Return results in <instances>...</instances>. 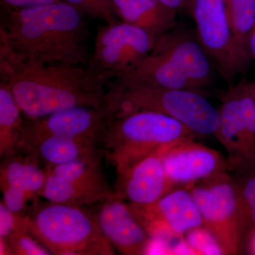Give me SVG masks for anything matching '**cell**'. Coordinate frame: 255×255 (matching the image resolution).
<instances>
[{
  "instance_id": "13",
  "label": "cell",
  "mask_w": 255,
  "mask_h": 255,
  "mask_svg": "<svg viewBox=\"0 0 255 255\" xmlns=\"http://www.w3.org/2000/svg\"><path fill=\"white\" fill-rule=\"evenodd\" d=\"M171 147L155 151L117 176L114 190L117 197L137 205H148L168 193L172 185L164 172L163 156Z\"/></svg>"
},
{
  "instance_id": "3",
  "label": "cell",
  "mask_w": 255,
  "mask_h": 255,
  "mask_svg": "<svg viewBox=\"0 0 255 255\" xmlns=\"http://www.w3.org/2000/svg\"><path fill=\"white\" fill-rule=\"evenodd\" d=\"M211 82V60L197 37L175 27L156 38L150 53L137 66L113 80L121 87L199 92Z\"/></svg>"
},
{
  "instance_id": "12",
  "label": "cell",
  "mask_w": 255,
  "mask_h": 255,
  "mask_svg": "<svg viewBox=\"0 0 255 255\" xmlns=\"http://www.w3.org/2000/svg\"><path fill=\"white\" fill-rule=\"evenodd\" d=\"M97 207L89 214L114 248L126 255L146 254L152 237L128 204L116 196L101 201Z\"/></svg>"
},
{
  "instance_id": "21",
  "label": "cell",
  "mask_w": 255,
  "mask_h": 255,
  "mask_svg": "<svg viewBox=\"0 0 255 255\" xmlns=\"http://www.w3.org/2000/svg\"><path fill=\"white\" fill-rule=\"evenodd\" d=\"M225 4L233 37L241 48L249 52L250 37L255 26V0H225Z\"/></svg>"
},
{
  "instance_id": "31",
  "label": "cell",
  "mask_w": 255,
  "mask_h": 255,
  "mask_svg": "<svg viewBox=\"0 0 255 255\" xmlns=\"http://www.w3.org/2000/svg\"><path fill=\"white\" fill-rule=\"evenodd\" d=\"M248 88H249L252 97H253V100H254L255 102V85H252V86H248Z\"/></svg>"
},
{
  "instance_id": "11",
  "label": "cell",
  "mask_w": 255,
  "mask_h": 255,
  "mask_svg": "<svg viewBox=\"0 0 255 255\" xmlns=\"http://www.w3.org/2000/svg\"><path fill=\"white\" fill-rule=\"evenodd\" d=\"M129 206L152 238L179 237L204 224L190 191L185 189L169 191L148 205Z\"/></svg>"
},
{
  "instance_id": "23",
  "label": "cell",
  "mask_w": 255,
  "mask_h": 255,
  "mask_svg": "<svg viewBox=\"0 0 255 255\" xmlns=\"http://www.w3.org/2000/svg\"><path fill=\"white\" fill-rule=\"evenodd\" d=\"M1 240V239H0ZM3 241V240H1ZM7 246L9 255H50L48 249L37 241L28 232L13 235L7 241H3Z\"/></svg>"
},
{
  "instance_id": "33",
  "label": "cell",
  "mask_w": 255,
  "mask_h": 255,
  "mask_svg": "<svg viewBox=\"0 0 255 255\" xmlns=\"http://www.w3.org/2000/svg\"></svg>"
},
{
  "instance_id": "29",
  "label": "cell",
  "mask_w": 255,
  "mask_h": 255,
  "mask_svg": "<svg viewBox=\"0 0 255 255\" xmlns=\"http://www.w3.org/2000/svg\"><path fill=\"white\" fill-rule=\"evenodd\" d=\"M164 6L178 11L187 12L191 0H157Z\"/></svg>"
},
{
  "instance_id": "15",
  "label": "cell",
  "mask_w": 255,
  "mask_h": 255,
  "mask_svg": "<svg viewBox=\"0 0 255 255\" xmlns=\"http://www.w3.org/2000/svg\"><path fill=\"white\" fill-rule=\"evenodd\" d=\"M220 112L216 136L229 155L234 166H255V137L247 127L234 89L225 97Z\"/></svg>"
},
{
  "instance_id": "32",
  "label": "cell",
  "mask_w": 255,
  "mask_h": 255,
  "mask_svg": "<svg viewBox=\"0 0 255 255\" xmlns=\"http://www.w3.org/2000/svg\"><path fill=\"white\" fill-rule=\"evenodd\" d=\"M252 248H253V252L255 254V236L253 238V243H252Z\"/></svg>"
},
{
  "instance_id": "30",
  "label": "cell",
  "mask_w": 255,
  "mask_h": 255,
  "mask_svg": "<svg viewBox=\"0 0 255 255\" xmlns=\"http://www.w3.org/2000/svg\"><path fill=\"white\" fill-rule=\"evenodd\" d=\"M248 50L250 53L255 58V28L252 32L248 43Z\"/></svg>"
},
{
  "instance_id": "5",
  "label": "cell",
  "mask_w": 255,
  "mask_h": 255,
  "mask_svg": "<svg viewBox=\"0 0 255 255\" xmlns=\"http://www.w3.org/2000/svg\"><path fill=\"white\" fill-rule=\"evenodd\" d=\"M28 232L56 255H113L107 241L88 211L58 204H36L26 215Z\"/></svg>"
},
{
  "instance_id": "19",
  "label": "cell",
  "mask_w": 255,
  "mask_h": 255,
  "mask_svg": "<svg viewBox=\"0 0 255 255\" xmlns=\"http://www.w3.org/2000/svg\"><path fill=\"white\" fill-rule=\"evenodd\" d=\"M47 179V172L43 170L34 157L23 152L3 159L0 168V184L19 188L31 199L41 196Z\"/></svg>"
},
{
  "instance_id": "10",
  "label": "cell",
  "mask_w": 255,
  "mask_h": 255,
  "mask_svg": "<svg viewBox=\"0 0 255 255\" xmlns=\"http://www.w3.org/2000/svg\"><path fill=\"white\" fill-rule=\"evenodd\" d=\"M115 112L108 103L100 107H76L23 122L18 151L44 137H80L100 142Z\"/></svg>"
},
{
  "instance_id": "18",
  "label": "cell",
  "mask_w": 255,
  "mask_h": 255,
  "mask_svg": "<svg viewBox=\"0 0 255 255\" xmlns=\"http://www.w3.org/2000/svg\"><path fill=\"white\" fill-rule=\"evenodd\" d=\"M46 172L41 196L50 202L83 208L117 196L108 184L69 180Z\"/></svg>"
},
{
  "instance_id": "20",
  "label": "cell",
  "mask_w": 255,
  "mask_h": 255,
  "mask_svg": "<svg viewBox=\"0 0 255 255\" xmlns=\"http://www.w3.org/2000/svg\"><path fill=\"white\" fill-rule=\"evenodd\" d=\"M23 114L8 85L0 83V156L17 153L23 122Z\"/></svg>"
},
{
  "instance_id": "2",
  "label": "cell",
  "mask_w": 255,
  "mask_h": 255,
  "mask_svg": "<svg viewBox=\"0 0 255 255\" xmlns=\"http://www.w3.org/2000/svg\"><path fill=\"white\" fill-rule=\"evenodd\" d=\"M4 9L0 54L43 63L88 64L86 17L71 5L62 1Z\"/></svg>"
},
{
  "instance_id": "17",
  "label": "cell",
  "mask_w": 255,
  "mask_h": 255,
  "mask_svg": "<svg viewBox=\"0 0 255 255\" xmlns=\"http://www.w3.org/2000/svg\"><path fill=\"white\" fill-rule=\"evenodd\" d=\"M18 152L32 155L48 167L79 159L102 157L98 142L80 137H46L26 146Z\"/></svg>"
},
{
  "instance_id": "14",
  "label": "cell",
  "mask_w": 255,
  "mask_h": 255,
  "mask_svg": "<svg viewBox=\"0 0 255 255\" xmlns=\"http://www.w3.org/2000/svg\"><path fill=\"white\" fill-rule=\"evenodd\" d=\"M163 166L166 176L173 186L207 179L223 172L227 164L217 151L189 139L166 151Z\"/></svg>"
},
{
  "instance_id": "9",
  "label": "cell",
  "mask_w": 255,
  "mask_h": 255,
  "mask_svg": "<svg viewBox=\"0 0 255 255\" xmlns=\"http://www.w3.org/2000/svg\"><path fill=\"white\" fill-rule=\"evenodd\" d=\"M155 41L147 32L122 21L100 26L87 65L117 78L137 66Z\"/></svg>"
},
{
  "instance_id": "26",
  "label": "cell",
  "mask_w": 255,
  "mask_h": 255,
  "mask_svg": "<svg viewBox=\"0 0 255 255\" xmlns=\"http://www.w3.org/2000/svg\"><path fill=\"white\" fill-rule=\"evenodd\" d=\"M5 206L14 214L22 215L26 201L32 199L26 191L13 186L1 187Z\"/></svg>"
},
{
  "instance_id": "24",
  "label": "cell",
  "mask_w": 255,
  "mask_h": 255,
  "mask_svg": "<svg viewBox=\"0 0 255 255\" xmlns=\"http://www.w3.org/2000/svg\"><path fill=\"white\" fill-rule=\"evenodd\" d=\"M201 227L188 232L187 243L191 249L196 255H223L216 238L206 228Z\"/></svg>"
},
{
  "instance_id": "4",
  "label": "cell",
  "mask_w": 255,
  "mask_h": 255,
  "mask_svg": "<svg viewBox=\"0 0 255 255\" xmlns=\"http://www.w3.org/2000/svg\"><path fill=\"white\" fill-rule=\"evenodd\" d=\"M194 134L165 114L135 111L115 114L102 135L100 150L119 176L155 151L192 139Z\"/></svg>"
},
{
  "instance_id": "6",
  "label": "cell",
  "mask_w": 255,
  "mask_h": 255,
  "mask_svg": "<svg viewBox=\"0 0 255 255\" xmlns=\"http://www.w3.org/2000/svg\"><path fill=\"white\" fill-rule=\"evenodd\" d=\"M107 102L116 114L153 111L172 117L195 134L216 135L219 110L201 92L179 89L121 87L111 82Z\"/></svg>"
},
{
  "instance_id": "16",
  "label": "cell",
  "mask_w": 255,
  "mask_h": 255,
  "mask_svg": "<svg viewBox=\"0 0 255 255\" xmlns=\"http://www.w3.org/2000/svg\"><path fill=\"white\" fill-rule=\"evenodd\" d=\"M121 21L143 30L154 38L175 27L177 11L157 0H111Z\"/></svg>"
},
{
  "instance_id": "25",
  "label": "cell",
  "mask_w": 255,
  "mask_h": 255,
  "mask_svg": "<svg viewBox=\"0 0 255 255\" xmlns=\"http://www.w3.org/2000/svg\"><path fill=\"white\" fill-rule=\"evenodd\" d=\"M21 232H28L26 216L11 212L0 203V239L7 241L13 235Z\"/></svg>"
},
{
  "instance_id": "22",
  "label": "cell",
  "mask_w": 255,
  "mask_h": 255,
  "mask_svg": "<svg viewBox=\"0 0 255 255\" xmlns=\"http://www.w3.org/2000/svg\"><path fill=\"white\" fill-rule=\"evenodd\" d=\"M80 11L85 17L103 21L106 24L119 22L111 0H63Z\"/></svg>"
},
{
  "instance_id": "1",
  "label": "cell",
  "mask_w": 255,
  "mask_h": 255,
  "mask_svg": "<svg viewBox=\"0 0 255 255\" xmlns=\"http://www.w3.org/2000/svg\"><path fill=\"white\" fill-rule=\"evenodd\" d=\"M0 58L1 82L9 87L27 119L107 104L112 74L89 65L43 63L9 54Z\"/></svg>"
},
{
  "instance_id": "28",
  "label": "cell",
  "mask_w": 255,
  "mask_h": 255,
  "mask_svg": "<svg viewBox=\"0 0 255 255\" xmlns=\"http://www.w3.org/2000/svg\"><path fill=\"white\" fill-rule=\"evenodd\" d=\"M63 0H1L4 9H19L59 2Z\"/></svg>"
},
{
  "instance_id": "27",
  "label": "cell",
  "mask_w": 255,
  "mask_h": 255,
  "mask_svg": "<svg viewBox=\"0 0 255 255\" xmlns=\"http://www.w3.org/2000/svg\"><path fill=\"white\" fill-rule=\"evenodd\" d=\"M238 187L250 223H252L255 228V175L250 177L243 187Z\"/></svg>"
},
{
  "instance_id": "7",
  "label": "cell",
  "mask_w": 255,
  "mask_h": 255,
  "mask_svg": "<svg viewBox=\"0 0 255 255\" xmlns=\"http://www.w3.org/2000/svg\"><path fill=\"white\" fill-rule=\"evenodd\" d=\"M208 178L190 190L203 226L216 238L223 255L237 254L250 223L239 187L223 172Z\"/></svg>"
},
{
  "instance_id": "8",
  "label": "cell",
  "mask_w": 255,
  "mask_h": 255,
  "mask_svg": "<svg viewBox=\"0 0 255 255\" xmlns=\"http://www.w3.org/2000/svg\"><path fill=\"white\" fill-rule=\"evenodd\" d=\"M188 13L196 37L211 61L228 83L246 70L249 52L238 45L228 24L225 0H191Z\"/></svg>"
}]
</instances>
